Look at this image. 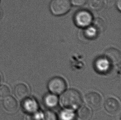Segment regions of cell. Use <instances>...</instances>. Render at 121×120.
<instances>
[{
	"mask_svg": "<svg viewBox=\"0 0 121 120\" xmlns=\"http://www.w3.org/2000/svg\"><path fill=\"white\" fill-rule=\"evenodd\" d=\"M93 15L90 12L85 9L79 10L75 13L74 17V23L77 26L84 28L91 24Z\"/></svg>",
	"mask_w": 121,
	"mask_h": 120,
	"instance_id": "3",
	"label": "cell"
},
{
	"mask_svg": "<svg viewBox=\"0 0 121 120\" xmlns=\"http://www.w3.org/2000/svg\"><path fill=\"white\" fill-rule=\"evenodd\" d=\"M22 107L23 110L27 114L36 112L38 108L37 103L34 99L27 97L24 99Z\"/></svg>",
	"mask_w": 121,
	"mask_h": 120,
	"instance_id": "9",
	"label": "cell"
},
{
	"mask_svg": "<svg viewBox=\"0 0 121 120\" xmlns=\"http://www.w3.org/2000/svg\"><path fill=\"white\" fill-rule=\"evenodd\" d=\"M41 116L39 114L36 112L32 114H28L25 120H40Z\"/></svg>",
	"mask_w": 121,
	"mask_h": 120,
	"instance_id": "20",
	"label": "cell"
},
{
	"mask_svg": "<svg viewBox=\"0 0 121 120\" xmlns=\"http://www.w3.org/2000/svg\"><path fill=\"white\" fill-rule=\"evenodd\" d=\"M71 6L70 0H52L50 4L51 12L56 16L65 15L70 10Z\"/></svg>",
	"mask_w": 121,
	"mask_h": 120,
	"instance_id": "2",
	"label": "cell"
},
{
	"mask_svg": "<svg viewBox=\"0 0 121 120\" xmlns=\"http://www.w3.org/2000/svg\"><path fill=\"white\" fill-rule=\"evenodd\" d=\"M1 77L0 75V83L1 82Z\"/></svg>",
	"mask_w": 121,
	"mask_h": 120,
	"instance_id": "24",
	"label": "cell"
},
{
	"mask_svg": "<svg viewBox=\"0 0 121 120\" xmlns=\"http://www.w3.org/2000/svg\"><path fill=\"white\" fill-rule=\"evenodd\" d=\"M10 94V89L8 86L5 85L0 86V97L4 98L9 96Z\"/></svg>",
	"mask_w": 121,
	"mask_h": 120,
	"instance_id": "19",
	"label": "cell"
},
{
	"mask_svg": "<svg viewBox=\"0 0 121 120\" xmlns=\"http://www.w3.org/2000/svg\"><path fill=\"white\" fill-rule=\"evenodd\" d=\"M1 12L0 11V19L1 18Z\"/></svg>",
	"mask_w": 121,
	"mask_h": 120,
	"instance_id": "23",
	"label": "cell"
},
{
	"mask_svg": "<svg viewBox=\"0 0 121 120\" xmlns=\"http://www.w3.org/2000/svg\"><path fill=\"white\" fill-rule=\"evenodd\" d=\"M105 56L110 64H118L121 62L120 52L114 48L108 49L105 52Z\"/></svg>",
	"mask_w": 121,
	"mask_h": 120,
	"instance_id": "7",
	"label": "cell"
},
{
	"mask_svg": "<svg viewBox=\"0 0 121 120\" xmlns=\"http://www.w3.org/2000/svg\"><path fill=\"white\" fill-rule=\"evenodd\" d=\"M3 104L5 110L10 113L16 112L18 108L17 101L11 96H9L4 98Z\"/></svg>",
	"mask_w": 121,
	"mask_h": 120,
	"instance_id": "8",
	"label": "cell"
},
{
	"mask_svg": "<svg viewBox=\"0 0 121 120\" xmlns=\"http://www.w3.org/2000/svg\"><path fill=\"white\" fill-rule=\"evenodd\" d=\"M44 102L46 105L49 107H54L57 105L58 98L53 94H48L45 97Z\"/></svg>",
	"mask_w": 121,
	"mask_h": 120,
	"instance_id": "14",
	"label": "cell"
},
{
	"mask_svg": "<svg viewBox=\"0 0 121 120\" xmlns=\"http://www.w3.org/2000/svg\"><path fill=\"white\" fill-rule=\"evenodd\" d=\"M60 120H74L75 115L71 111L63 110L60 114Z\"/></svg>",
	"mask_w": 121,
	"mask_h": 120,
	"instance_id": "17",
	"label": "cell"
},
{
	"mask_svg": "<svg viewBox=\"0 0 121 120\" xmlns=\"http://www.w3.org/2000/svg\"><path fill=\"white\" fill-rule=\"evenodd\" d=\"M84 28L83 35L87 39H93L96 37L99 33L98 31L92 24Z\"/></svg>",
	"mask_w": 121,
	"mask_h": 120,
	"instance_id": "13",
	"label": "cell"
},
{
	"mask_svg": "<svg viewBox=\"0 0 121 120\" xmlns=\"http://www.w3.org/2000/svg\"><path fill=\"white\" fill-rule=\"evenodd\" d=\"M116 5L118 10L120 11L121 9V0H117Z\"/></svg>",
	"mask_w": 121,
	"mask_h": 120,
	"instance_id": "22",
	"label": "cell"
},
{
	"mask_svg": "<svg viewBox=\"0 0 121 120\" xmlns=\"http://www.w3.org/2000/svg\"><path fill=\"white\" fill-rule=\"evenodd\" d=\"M77 114L81 120H89L92 116L91 111L86 107H80L78 111Z\"/></svg>",
	"mask_w": 121,
	"mask_h": 120,
	"instance_id": "12",
	"label": "cell"
},
{
	"mask_svg": "<svg viewBox=\"0 0 121 120\" xmlns=\"http://www.w3.org/2000/svg\"><path fill=\"white\" fill-rule=\"evenodd\" d=\"M105 4L104 0H89L88 5L91 9L94 10H99L103 8Z\"/></svg>",
	"mask_w": 121,
	"mask_h": 120,
	"instance_id": "15",
	"label": "cell"
},
{
	"mask_svg": "<svg viewBox=\"0 0 121 120\" xmlns=\"http://www.w3.org/2000/svg\"><path fill=\"white\" fill-rule=\"evenodd\" d=\"M82 97L80 93L76 90L69 89L62 94L61 104L63 107L69 109H75L82 104Z\"/></svg>",
	"mask_w": 121,
	"mask_h": 120,
	"instance_id": "1",
	"label": "cell"
},
{
	"mask_svg": "<svg viewBox=\"0 0 121 120\" xmlns=\"http://www.w3.org/2000/svg\"><path fill=\"white\" fill-rule=\"evenodd\" d=\"M91 24L95 27L99 32L104 31L105 29V23L102 19L97 18L93 20Z\"/></svg>",
	"mask_w": 121,
	"mask_h": 120,
	"instance_id": "16",
	"label": "cell"
},
{
	"mask_svg": "<svg viewBox=\"0 0 121 120\" xmlns=\"http://www.w3.org/2000/svg\"><path fill=\"white\" fill-rule=\"evenodd\" d=\"M71 3L76 6H81L86 3L87 0H70Z\"/></svg>",
	"mask_w": 121,
	"mask_h": 120,
	"instance_id": "21",
	"label": "cell"
},
{
	"mask_svg": "<svg viewBox=\"0 0 121 120\" xmlns=\"http://www.w3.org/2000/svg\"><path fill=\"white\" fill-rule=\"evenodd\" d=\"M44 120H57L56 114L52 111L48 110L46 111L43 114Z\"/></svg>",
	"mask_w": 121,
	"mask_h": 120,
	"instance_id": "18",
	"label": "cell"
},
{
	"mask_svg": "<svg viewBox=\"0 0 121 120\" xmlns=\"http://www.w3.org/2000/svg\"><path fill=\"white\" fill-rule=\"evenodd\" d=\"M104 107L108 113L111 115L117 114L120 110V103L116 99L112 97L107 99L105 101Z\"/></svg>",
	"mask_w": 121,
	"mask_h": 120,
	"instance_id": "6",
	"label": "cell"
},
{
	"mask_svg": "<svg viewBox=\"0 0 121 120\" xmlns=\"http://www.w3.org/2000/svg\"><path fill=\"white\" fill-rule=\"evenodd\" d=\"M110 65V63L105 57H100L95 61V67L99 72H104L108 70Z\"/></svg>",
	"mask_w": 121,
	"mask_h": 120,
	"instance_id": "11",
	"label": "cell"
},
{
	"mask_svg": "<svg viewBox=\"0 0 121 120\" xmlns=\"http://www.w3.org/2000/svg\"><path fill=\"white\" fill-rule=\"evenodd\" d=\"M49 91L54 94L59 95L65 90L67 85L65 80L60 77H55L51 79L48 83Z\"/></svg>",
	"mask_w": 121,
	"mask_h": 120,
	"instance_id": "4",
	"label": "cell"
},
{
	"mask_svg": "<svg viewBox=\"0 0 121 120\" xmlns=\"http://www.w3.org/2000/svg\"><path fill=\"white\" fill-rule=\"evenodd\" d=\"M85 100L87 105L93 109L99 108L103 103V99L101 96L94 92L87 94L85 96Z\"/></svg>",
	"mask_w": 121,
	"mask_h": 120,
	"instance_id": "5",
	"label": "cell"
},
{
	"mask_svg": "<svg viewBox=\"0 0 121 120\" xmlns=\"http://www.w3.org/2000/svg\"><path fill=\"white\" fill-rule=\"evenodd\" d=\"M14 93L15 96L18 99H24L28 96L29 90L26 85L19 84L15 87Z\"/></svg>",
	"mask_w": 121,
	"mask_h": 120,
	"instance_id": "10",
	"label": "cell"
}]
</instances>
